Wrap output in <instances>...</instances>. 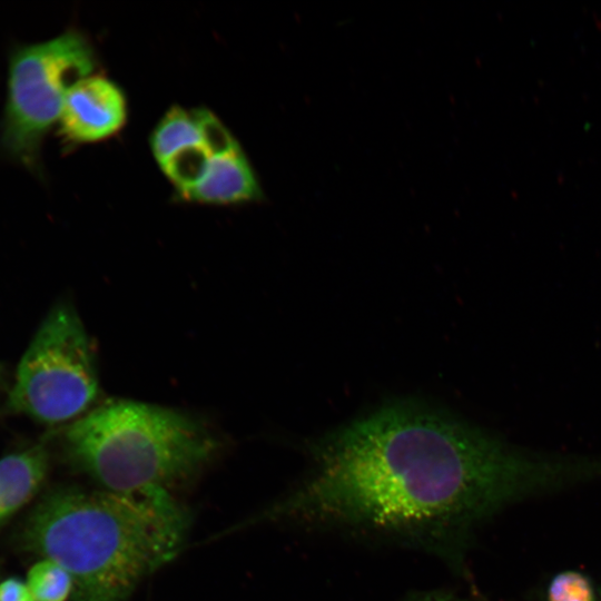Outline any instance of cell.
<instances>
[{
    "label": "cell",
    "mask_w": 601,
    "mask_h": 601,
    "mask_svg": "<svg viewBox=\"0 0 601 601\" xmlns=\"http://www.w3.org/2000/svg\"><path fill=\"white\" fill-rule=\"evenodd\" d=\"M306 477L258 516L392 540L459 563L515 503L601 477V460L525 450L442 412L385 406L309 445Z\"/></svg>",
    "instance_id": "6da1fadb"
},
{
    "label": "cell",
    "mask_w": 601,
    "mask_h": 601,
    "mask_svg": "<svg viewBox=\"0 0 601 601\" xmlns=\"http://www.w3.org/2000/svg\"><path fill=\"white\" fill-rule=\"evenodd\" d=\"M190 525L167 491L117 493L58 487L26 518L22 546L72 580L69 601H126L181 551Z\"/></svg>",
    "instance_id": "7a4b0ae2"
},
{
    "label": "cell",
    "mask_w": 601,
    "mask_h": 601,
    "mask_svg": "<svg viewBox=\"0 0 601 601\" xmlns=\"http://www.w3.org/2000/svg\"><path fill=\"white\" fill-rule=\"evenodd\" d=\"M62 444L72 465L117 493L170 492L200 472L219 447L199 420L127 400L110 401L71 422Z\"/></svg>",
    "instance_id": "3957f363"
},
{
    "label": "cell",
    "mask_w": 601,
    "mask_h": 601,
    "mask_svg": "<svg viewBox=\"0 0 601 601\" xmlns=\"http://www.w3.org/2000/svg\"><path fill=\"white\" fill-rule=\"evenodd\" d=\"M95 66L91 43L76 30L18 47L9 61L1 126L7 154L36 169L43 139L58 122L69 90L91 75Z\"/></svg>",
    "instance_id": "277c9868"
},
{
    "label": "cell",
    "mask_w": 601,
    "mask_h": 601,
    "mask_svg": "<svg viewBox=\"0 0 601 601\" xmlns=\"http://www.w3.org/2000/svg\"><path fill=\"white\" fill-rule=\"evenodd\" d=\"M95 349L76 311L59 304L43 319L18 366L8 405L45 424L76 421L98 394Z\"/></svg>",
    "instance_id": "5b68a950"
},
{
    "label": "cell",
    "mask_w": 601,
    "mask_h": 601,
    "mask_svg": "<svg viewBox=\"0 0 601 601\" xmlns=\"http://www.w3.org/2000/svg\"><path fill=\"white\" fill-rule=\"evenodd\" d=\"M128 116L124 91L101 75H89L68 92L58 120L59 135L68 144L105 140L117 134Z\"/></svg>",
    "instance_id": "8992f818"
},
{
    "label": "cell",
    "mask_w": 601,
    "mask_h": 601,
    "mask_svg": "<svg viewBox=\"0 0 601 601\" xmlns=\"http://www.w3.org/2000/svg\"><path fill=\"white\" fill-rule=\"evenodd\" d=\"M255 171L240 147L215 155L201 180L181 197L191 203L231 205L262 197Z\"/></svg>",
    "instance_id": "52a82bcc"
},
{
    "label": "cell",
    "mask_w": 601,
    "mask_h": 601,
    "mask_svg": "<svg viewBox=\"0 0 601 601\" xmlns=\"http://www.w3.org/2000/svg\"><path fill=\"white\" fill-rule=\"evenodd\" d=\"M48 465L49 454L43 444L0 460V524L37 495Z\"/></svg>",
    "instance_id": "ba28073f"
},
{
    "label": "cell",
    "mask_w": 601,
    "mask_h": 601,
    "mask_svg": "<svg viewBox=\"0 0 601 601\" xmlns=\"http://www.w3.org/2000/svg\"><path fill=\"white\" fill-rule=\"evenodd\" d=\"M203 109L171 107L150 136V149L158 165L179 149L204 141Z\"/></svg>",
    "instance_id": "9c48e42d"
},
{
    "label": "cell",
    "mask_w": 601,
    "mask_h": 601,
    "mask_svg": "<svg viewBox=\"0 0 601 601\" xmlns=\"http://www.w3.org/2000/svg\"><path fill=\"white\" fill-rule=\"evenodd\" d=\"M215 155L207 144L199 141L174 152L159 167L183 196L201 180Z\"/></svg>",
    "instance_id": "30bf717a"
},
{
    "label": "cell",
    "mask_w": 601,
    "mask_h": 601,
    "mask_svg": "<svg viewBox=\"0 0 601 601\" xmlns=\"http://www.w3.org/2000/svg\"><path fill=\"white\" fill-rule=\"evenodd\" d=\"M27 585L36 601H69L73 587L68 572L50 560L30 568Z\"/></svg>",
    "instance_id": "8fae6325"
},
{
    "label": "cell",
    "mask_w": 601,
    "mask_h": 601,
    "mask_svg": "<svg viewBox=\"0 0 601 601\" xmlns=\"http://www.w3.org/2000/svg\"><path fill=\"white\" fill-rule=\"evenodd\" d=\"M548 601H597L590 579L581 572L568 570L550 581Z\"/></svg>",
    "instance_id": "7c38bea8"
},
{
    "label": "cell",
    "mask_w": 601,
    "mask_h": 601,
    "mask_svg": "<svg viewBox=\"0 0 601 601\" xmlns=\"http://www.w3.org/2000/svg\"><path fill=\"white\" fill-rule=\"evenodd\" d=\"M0 601H36L27 583L17 578L0 582Z\"/></svg>",
    "instance_id": "4fadbf2b"
},
{
    "label": "cell",
    "mask_w": 601,
    "mask_h": 601,
    "mask_svg": "<svg viewBox=\"0 0 601 601\" xmlns=\"http://www.w3.org/2000/svg\"><path fill=\"white\" fill-rule=\"evenodd\" d=\"M402 601H466L447 591L433 590L414 593Z\"/></svg>",
    "instance_id": "5bb4252c"
},
{
    "label": "cell",
    "mask_w": 601,
    "mask_h": 601,
    "mask_svg": "<svg viewBox=\"0 0 601 601\" xmlns=\"http://www.w3.org/2000/svg\"><path fill=\"white\" fill-rule=\"evenodd\" d=\"M0 377H1V367H0Z\"/></svg>",
    "instance_id": "9a60e30c"
}]
</instances>
